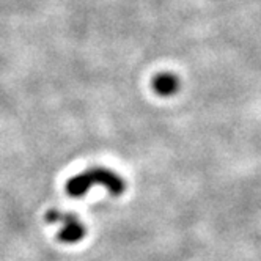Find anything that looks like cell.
<instances>
[{
	"mask_svg": "<svg viewBox=\"0 0 261 261\" xmlns=\"http://www.w3.org/2000/svg\"><path fill=\"white\" fill-rule=\"evenodd\" d=\"M98 184L107 188V191L114 195H120L124 191L123 179L112 170L104 169V167H93V169L72 176L66 184V191L71 197H82L90 188Z\"/></svg>",
	"mask_w": 261,
	"mask_h": 261,
	"instance_id": "cell-1",
	"label": "cell"
},
{
	"mask_svg": "<svg viewBox=\"0 0 261 261\" xmlns=\"http://www.w3.org/2000/svg\"><path fill=\"white\" fill-rule=\"evenodd\" d=\"M46 217L49 222L62 223L59 239L66 242V244H74V242L81 241L85 236V227L82 225L79 219L71 214H62L60 211H49Z\"/></svg>",
	"mask_w": 261,
	"mask_h": 261,
	"instance_id": "cell-2",
	"label": "cell"
},
{
	"mask_svg": "<svg viewBox=\"0 0 261 261\" xmlns=\"http://www.w3.org/2000/svg\"><path fill=\"white\" fill-rule=\"evenodd\" d=\"M153 88L162 96L173 95L178 88V81L172 74H159L153 79Z\"/></svg>",
	"mask_w": 261,
	"mask_h": 261,
	"instance_id": "cell-3",
	"label": "cell"
}]
</instances>
